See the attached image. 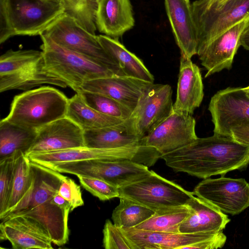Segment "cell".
<instances>
[{"label":"cell","mask_w":249,"mask_h":249,"mask_svg":"<svg viewBox=\"0 0 249 249\" xmlns=\"http://www.w3.org/2000/svg\"><path fill=\"white\" fill-rule=\"evenodd\" d=\"M160 158L176 172L205 179L246 168L249 164V146L231 137L214 133L210 137L197 138Z\"/></svg>","instance_id":"6da1fadb"},{"label":"cell","mask_w":249,"mask_h":249,"mask_svg":"<svg viewBox=\"0 0 249 249\" xmlns=\"http://www.w3.org/2000/svg\"><path fill=\"white\" fill-rule=\"evenodd\" d=\"M64 177L60 172L31 161L29 187L18 202L0 217V221L17 215L28 217L47 230L53 243L65 244L69 239L71 210L53 202Z\"/></svg>","instance_id":"7a4b0ae2"},{"label":"cell","mask_w":249,"mask_h":249,"mask_svg":"<svg viewBox=\"0 0 249 249\" xmlns=\"http://www.w3.org/2000/svg\"><path fill=\"white\" fill-rule=\"evenodd\" d=\"M66 12L55 0H0V44L16 36H40Z\"/></svg>","instance_id":"3957f363"},{"label":"cell","mask_w":249,"mask_h":249,"mask_svg":"<svg viewBox=\"0 0 249 249\" xmlns=\"http://www.w3.org/2000/svg\"><path fill=\"white\" fill-rule=\"evenodd\" d=\"M69 98L57 89L43 86L16 95L7 116L2 119L18 126L37 130L66 117Z\"/></svg>","instance_id":"277c9868"},{"label":"cell","mask_w":249,"mask_h":249,"mask_svg":"<svg viewBox=\"0 0 249 249\" xmlns=\"http://www.w3.org/2000/svg\"><path fill=\"white\" fill-rule=\"evenodd\" d=\"M45 84L68 87L47 70L41 51L9 50L0 56V92L12 89L27 91Z\"/></svg>","instance_id":"5b68a950"},{"label":"cell","mask_w":249,"mask_h":249,"mask_svg":"<svg viewBox=\"0 0 249 249\" xmlns=\"http://www.w3.org/2000/svg\"><path fill=\"white\" fill-rule=\"evenodd\" d=\"M40 36L47 70L76 92L88 81L117 75L91 59L57 45L44 34Z\"/></svg>","instance_id":"8992f818"},{"label":"cell","mask_w":249,"mask_h":249,"mask_svg":"<svg viewBox=\"0 0 249 249\" xmlns=\"http://www.w3.org/2000/svg\"><path fill=\"white\" fill-rule=\"evenodd\" d=\"M197 53L217 36L249 17V0H196L191 4Z\"/></svg>","instance_id":"52a82bcc"},{"label":"cell","mask_w":249,"mask_h":249,"mask_svg":"<svg viewBox=\"0 0 249 249\" xmlns=\"http://www.w3.org/2000/svg\"><path fill=\"white\" fill-rule=\"evenodd\" d=\"M161 154L155 148L138 144L110 149H97L86 146L31 153V161L49 167L62 163L90 159L130 160L147 167L155 164Z\"/></svg>","instance_id":"ba28073f"},{"label":"cell","mask_w":249,"mask_h":249,"mask_svg":"<svg viewBox=\"0 0 249 249\" xmlns=\"http://www.w3.org/2000/svg\"><path fill=\"white\" fill-rule=\"evenodd\" d=\"M57 45L91 59L118 75H125L117 63L107 53L97 36L83 27L65 12L44 33Z\"/></svg>","instance_id":"9c48e42d"},{"label":"cell","mask_w":249,"mask_h":249,"mask_svg":"<svg viewBox=\"0 0 249 249\" xmlns=\"http://www.w3.org/2000/svg\"><path fill=\"white\" fill-rule=\"evenodd\" d=\"M119 189V197H124L156 212L185 205L194 195L173 181L153 170L144 178Z\"/></svg>","instance_id":"30bf717a"},{"label":"cell","mask_w":249,"mask_h":249,"mask_svg":"<svg viewBox=\"0 0 249 249\" xmlns=\"http://www.w3.org/2000/svg\"><path fill=\"white\" fill-rule=\"evenodd\" d=\"M134 249H217L226 243L223 231L172 233L121 228Z\"/></svg>","instance_id":"8fae6325"},{"label":"cell","mask_w":249,"mask_h":249,"mask_svg":"<svg viewBox=\"0 0 249 249\" xmlns=\"http://www.w3.org/2000/svg\"><path fill=\"white\" fill-rule=\"evenodd\" d=\"M148 167L127 160L90 159L61 163L57 170L61 173L100 179L119 188L150 174Z\"/></svg>","instance_id":"7c38bea8"},{"label":"cell","mask_w":249,"mask_h":249,"mask_svg":"<svg viewBox=\"0 0 249 249\" xmlns=\"http://www.w3.org/2000/svg\"><path fill=\"white\" fill-rule=\"evenodd\" d=\"M172 96L169 85L152 84L123 122L128 133L141 139L150 133L173 112Z\"/></svg>","instance_id":"4fadbf2b"},{"label":"cell","mask_w":249,"mask_h":249,"mask_svg":"<svg viewBox=\"0 0 249 249\" xmlns=\"http://www.w3.org/2000/svg\"><path fill=\"white\" fill-rule=\"evenodd\" d=\"M193 192L223 213L231 215L238 214L249 207V183L244 178L222 176L203 179Z\"/></svg>","instance_id":"5bb4252c"},{"label":"cell","mask_w":249,"mask_h":249,"mask_svg":"<svg viewBox=\"0 0 249 249\" xmlns=\"http://www.w3.org/2000/svg\"><path fill=\"white\" fill-rule=\"evenodd\" d=\"M208 110L215 134L231 137L232 128L249 122V98L243 88L218 91L212 97Z\"/></svg>","instance_id":"9a60e30c"},{"label":"cell","mask_w":249,"mask_h":249,"mask_svg":"<svg viewBox=\"0 0 249 249\" xmlns=\"http://www.w3.org/2000/svg\"><path fill=\"white\" fill-rule=\"evenodd\" d=\"M192 115L174 111L141 140V144L155 148L161 155L185 146L198 137Z\"/></svg>","instance_id":"2e32d148"},{"label":"cell","mask_w":249,"mask_h":249,"mask_svg":"<svg viewBox=\"0 0 249 249\" xmlns=\"http://www.w3.org/2000/svg\"><path fill=\"white\" fill-rule=\"evenodd\" d=\"M249 25V17L226 30L197 52L201 64L207 71L205 78L231 68L234 56L240 46V36Z\"/></svg>","instance_id":"e0dca14e"},{"label":"cell","mask_w":249,"mask_h":249,"mask_svg":"<svg viewBox=\"0 0 249 249\" xmlns=\"http://www.w3.org/2000/svg\"><path fill=\"white\" fill-rule=\"evenodd\" d=\"M84 146L83 130L65 117L38 129L35 141L25 155Z\"/></svg>","instance_id":"ac0fdd59"},{"label":"cell","mask_w":249,"mask_h":249,"mask_svg":"<svg viewBox=\"0 0 249 249\" xmlns=\"http://www.w3.org/2000/svg\"><path fill=\"white\" fill-rule=\"evenodd\" d=\"M1 240H8L15 249H52V240L47 230L35 220L23 215L1 221Z\"/></svg>","instance_id":"d6986e66"},{"label":"cell","mask_w":249,"mask_h":249,"mask_svg":"<svg viewBox=\"0 0 249 249\" xmlns=\"http://www.w3.org/2000/svg\"><path fill=\"white\" fill-rule=\"evenodd\" d=\"M152 84L125 75H114L88 81L82 85L81 89L109 96L133 111Z\"/></svg>","instance_id":"ffe728a7"},{"label":"cell","mask_w":249,"mask_h":249,"mask_svg":"<svg viewBox=\"0 0 249 249\" xmlns=\"http://www.w3.org/2000/svg\"><path fill=\"white\" fill-rule=\"evenodd\" d=\"M165 7L181 55L197 54V38L189 0H164Z\"/></svg>","instance_id":"44dd1931"},{"label":"cell","mask_w":249,"mask_h":249,"mask_svg":"<svg viewBox=\"0 0 249 249\" xmlns=\"http://www.w3.org/2000/svg\"><path fill=\"white\" fill-rule=\"evenodd\" d=\"M204 97L200 70L191 58L181 55L176 98L173 110L192 115Z\"/></svg>","instance_id":"7402d4cb"},{"label":"cell","mask_w":249,"mask_h":249,"mask_svg":"<svg viewBox=\"0 0 249 249\" xmlns=\"http://www.w3.org/2000/svg\"><path fill=\"white\" fill-rule=\"evenodd\" d=\"M97 29L118 39L135 24L130 0H99L95 12Z\"/></svg>","instance_id":"603a6c76"},{"label":"cell","mask_w":249,"mask_h":249,"mask_svg":"<svg viewBox=\"0 0 249 249\" xmlns=\"http://www.w3.org/2000/svg\"><path fill=\"white\" fill-rule=\"evenodd\" d=\"M186 205L189 213L180 226V232L223 231L231 221L218 208L195 195Z\"/></svg>","instance_id":"cb8c5ba5"},{"label":"cell","mask_w":249,"mask_h":249,"mask_svg":"<svg viewBox=\"0 0 249 249\" xmlns=\"http://www.w3.org/2000/svg\"><path fill=\"white\" fill-rule=\"evenodd\" d=\"M97 37L104 49L117 63L125 76L154 83V76L143 62L129 52L118 39L102 35Z\"/></svg>","instance_id":"d4e9b609"},{"label":"cell","mask_w":249,"mask_h":249,"mask_svg":"<svg viewBox=\"0 0 249 249\" xmlns=\"http://www.w3.org/2000/svg\"><path fill=\"white\" fill-rule=\"evenodd\" d=\"M123 122L110 126L83 130L85 146L110 149L141 144V139L129 134Z\"/></svg>","instance_id":"484cf974"},{"label":"cell","mask_w":249,"mask_h":249,"mask_svg":"<svg viewBox=\"0 0 249 249\" xmlns=\"http://www.w3.org/2000/svg\"><path fill=\"white\" fill-rule=\"evenodd\" d=\"M66 117L83 130L110 126L124 121L101 113L90 107L77 92L69 98Z\"/></svg>","instance_id":"4316f807"},{"label":"cell","mask_w":249,"mask_h":249,"mask_svg":"<svg viewBox=\"0 0 249 249\" xmlns=\"http://www.w3.org/2000/svg\"><path fill=\"white\" fill-rule=\"evenodd\" d=\"M37 130L25 128L9 122H0V160L21 151L25 155L34 143Z\"/></svg>","instance_id":"83f0119b"},{"label":"cell","mask_w":249,"mask_h":249,"mask_svg":"<svg viewBox=\"0 0 249 249\" xmlns=\"http://www.w3.org/2000/svg\"><path fill=\"white\" fill-rule=\"evenodd\" d=\"M189 213L185 205L157 211L149 218L135 227L137 229L159 232L178 233L179 227Z\"/></svg>","instance_id":"f1b7e54d"},{"label":"cell","mask_w":249,"mask_h":249,"mask_svg":"<svg viewBox=\"0 0 249 249\" xmlns=\"http://www.w3.org/2000/svg\"><path fill=\"white\" fill-rule=\"evenodd\" d=\"M119 205L112 213L113 223L120 228H135L149 218L155 211L124 197H120Z\"/></svg>","instance_id":"f546056e"},{"label":"cell","mask_w":249,"mask_h":249,"mask_svg":"<svg viewBox=\"0 0 249 249\" xmlns=\"http://www.w3.org/2000/svg\"><path fill=\"white\" fill-rule=\"evenodd\" d=\"M77 93L89 106L107 116L124 121L132 112L124 105L107 95L82 89Z\"/></svg>","instance_id":"4dcf8cb0"},{"label":"cell","mask_w":249,"mask_h":249,"mask_svg":"<svg viewBox=\"0 0 249 249\" xmlns=\"http://www.w3.org/2000/svg\"><path fill=\"white\" fill-rule=\"evenodd\" d=\"M30 161L29 158L22 152L17 158L11 194L7 210L5 213L18 202L29 187Z\"/></svg>","instance_id":"1f68e13d"},{"label":"cell","mask_w":249,"mask_h":249,"mask_svg":"<svg viewBox=\"0 0 249 249\" xmlns=\"http://www.w3.org/2000/svg\"><path fill=\"white\" fill-rule=\"evenodd\" d=\"M20 152H17L9 157L0 160V217L7 210L12 191L16 161Z\"/></svg>","instance_id":"d6a6232c"},{"label":"cell","mask_w":249,"mask_h":249,"mask_svg":"<svg viewBox=\"0 0 249 249\" xmlns=\"http://www.w3.org/2000/svg\"><path fill=\"white\" fill-rule=\"evenodd\" d=\"M82 186L102 201L119 197V188L100 179L77 176Z\"/></svg>","instance_id":"836d02e7"},{"label":"cell","mask_w":249,"mask_h":249,"mask_svg":"<svg viewBox=\"0 0 249 249\" xmlns=\"http://www.w3.org/2000/svg\"><path fill=\"white\" fill-rule=\"evenodd\" d=\"M103 244L106 249H134L122 229L107 219L103 230Z\"/></svg>","instance_id":"e575fe53"},{"label":"cell","mask_w":249,"mask_h":249,"mask_svg":"<svg viewBox=\"0 0 249 249\" xmlns=\"http://www.w3.org/2000/svg\"><path fill=\"white\" fill-rule=\"evenodd\" d=\"M66 12L74 17L86 30L95 34V17L81 0H63Z\"/></svg>","instance_id":"d590c367"},{"label":"cell","mask_w":249,"mask_h":249,"mask_svg":"<svg viewBox=\"0 0 249 249\" xmlns=\"http://www.w3.org/2000/svg\"><path fill=\"white\" fill-rule=\"evenodd\" d=\"M58 193L69 203L71 211L84 205L80 186L66 176L63 178Z\"/></svg>","instance_id":"8d00e7d4"},{"label":"cell","mask_w":249,"mask_h":249,"mask_svg":"<svg viewBox=\"0 0 249 249\" xmlns=\"http://www.w3.org/2000/svg\"><path fill=\"white\" fill-rule=\"evenodd\" d=\"M231 137L236 141L249 146V122L232 128Z\"/></svg>","instance_id":"74e56055"},{"label":"cell","mask_w":249,"mask_h":249,"mask_svg":"<svg viewBox=\"0 0 249 249\" xmlns=\"http://www.w3.org/2000/svg\"><path fill=\"white\" fill-rule=\"evenodd\" d=\"M240 45L249 51V25L242 33L239 39Z\"/></svg>","instance_id":"f35d334b"},{"label":"cell","mask_w":249,"mask_h":249,"mask_svg":"<svg viewBox=\"0 0 249 249\" xmlns=\"http://www.w3.org/2000/svg\"><path fill=\"white\" fill-rule=\"evenodd\" d=\"M99 0H85L88 7L94 15Z\"/></svg>","instance_id":"ab89813d"},{"label":"cell","mask_w":249,"mask_h":249,"mask_svg":"<svg viewBox=\"0 0 249 249\" xmlns=\"http://www.w3.org/2000/svg\"><path fill=\"white\" fill-rule=\"evenodd\" d=\"M243 89L246 93L247 96L249 98V86L245 88H243Z\"/></svg>","instance_id":"60d3db41"},{"label":"cell","mask_w":249,"mask_h":249,"mask_svg":"<svg viewBox=\"0 0 249 249\" xmlns=\"http://www.w3.org/2000/svg\"><path fill=\"white\" fill-rule=\"evenodd\" d=\"M81 1L83 2V3L86 6V7L88 8V9L91 12V14H92L94 16V15L90 11V10L89 9V8L88 7L87 5V4L86 3V1L85 0H81ZM95 17V16H94Z\"/></svg>","instance_id":"b9f144b4"},{"label":"cell","mask_w":249,"mask_h":249,"mask_svg":"<svg viewBox=\"0 0 249 249\" xmlns=\"http://www.w3.org/2000/svg\"><path fill=\"white\" fill-rule=\"evenodd\" d=\"M58 0V1H62L63 2V0ZM64 3V2H63Z\"/></svg>","instance_id":"7bdbcfd3"},{"label":"cell","mask_w":249,"mask_h":249,"mask_svg":"<svg viewBox=\"0 0 249 249\" xmlns=\"http://www.w3.org/2000/svg\"><path fill=\"white\" fill-rule=\"evenodd\" d=\"M215 0L222 1V0Z\"/></svg>","instance_id":"ee69618b"}]
</instances>
